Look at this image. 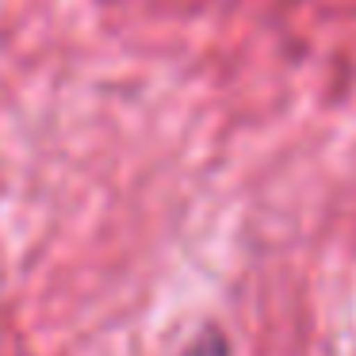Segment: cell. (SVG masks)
Returning a JSON list of instances; mask_svg holds the SVG:
<instances>
[{
    "label": "cell",
    "mask_w": 356,
    "mask_h": 356,
    "mask_svg": "<svg viewBox=\"0 0 356 356\" xmlns=\"http://www.w3.org/2000/svg\"><path fill=\"white\" fill-rule=\"evenodd\" d=\"M184 356H230V345H226V337L215 325H207V330H200V337L184 348Z\"/></svg>",
    "instance_id": "obj_1"
}]
</instances>
